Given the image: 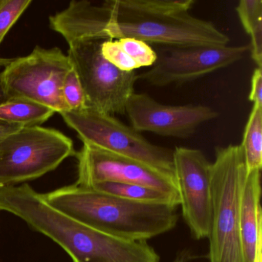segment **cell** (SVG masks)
<instances>
[{
    "label": "cell",
    "mask_w": 262,
    "mask_h": 262,
    "mask_svg": "<svg viewBox=\"0 0 262 262\" xmlns=\"http://www.w3.org/2000/svg\"><path fill=\"white\" fill-rule=\"evenodd\" d=\"M62 94L68 111H80L88 108L85 92L73 67L64 78Z\"/></svg>",
    "instance_id": "obj_20"
},
{
    "label": "cell",
    "mask_w": 262,
    "mask_h": 262,
    "mask_svg": "<svg viewBox=\"0 0 262 262\" xmlns=\"http://www.w3.org/2000/svg\"><path fill=\"white\" fill-rule=\"evenodd\" d=\"M7 96H6L5 93H4V89L2 87V84L0 82V104L5 102L7 100Z\"/></svg>",
    "instance_id": "obj_26"
},
{
    "label": "cell",
    "mask_w": 262,
    "mask_h": 262,
    "mask_svg": "<svg viewBox=\"0 0 262 262\" xmlns=\"http://www.w3.org/2000/svg\"><path fill=\"white\" fill-rule=\"evenodd\" d=\"M60 115L83 144L137 161L176 179L173 150L151 143L113 116L90 108Z\"/></svg>",
    "instance_id": "obj_5"
},
{
    "label": "cell",
    "mask_w": 262,
    "mask_h": 262,
    "mask_svg": "<svg viewBox=\"0 0 262 262\" xmlns=\"http://www.w3.org/2000/svg\"><path fill=\"white\" fill-rule=\"evenodd\" d=\"M76 154L73 140L58 130L21 128L0 144V186L42 177Z\"/></svg>",
    "instance_id": "obj_4"
},
{
    "label": "cell",
    "mask_w": 262,
    "mask_h": 262,
    "mask_svg": "<svg viewBox=\"0 0 262 262\" xmlns=\"http://www.w3.org/2000/svg\"><path fill=\"white\" fill-rule=\"evenodd\" d=\"M32 3L31 0H0V45Z\"/></svg>",
    "instance_id": "obj_21"
},
{
    "label": "cell",
    "mask_w": 262,
    "mask_h": 262,
    "mask_svg": "<svg viewBox=\"0 0 262 262\" xmlns=\"http://www.w3.org/2000/svg\"><path fill=\"white\" fill-rule=\"evenodd\" d=\"M13 59H9V58H0V69H4L9 63L13 61Z\"/></svg>",
    "instance_id": "obj_25"
},
{
    "label": "cell",
    "mask_w": 262,
    "mask_h": 262,
    "mask_svg": "<svg viewBox=\"0 0 262 262\" xmlns=\"http://www.w3.org/2000/svg\"><path fill=\"white\" fill-rule=\"evenodd\" d=\"M108 35L110 39L135 38L148 45L170 47H222L230 42L212 23L194 17L189 12L140 17H119L112 12Z\"/></svg>",
    "instance_id": "obj_7"
},
{
    "label": "cell",
    "mask_w": 262,
    "mask_h": 262,
    "mask_svg": "<svg viewBox=\"0 0 262 262\" xmlns=\"http://www.w3.org/2000/svg\"><path fill=\"white\" fill-rule=\"evenodd\" d=\"M42 195L72 219L125 240L147 242L174 229L179 220L174 205L134 202L77 184Z\"/></svg>",
    "instance_id": "obj_2"
},
{
    "label": "cell",
    "mask_w": 262,
    "mask_h": 262,
    "mask_svg": "<svg viewBox=\"0 0 262 262\" xmlns=\"http://www.w3.org/2000/svg\"><path fill=\"white\" fill-rule=\"evenodd\" d=\"M54 113L52 108L27 98H9L0 104V121L23 128L40 126Z\"/></svg>",
    "instance_id": "obj_16"
},
{
    "label": "cell",
    "mask_w": 262,
    "mask_h": 262,
    "mask_svg": "<svg viewBox=\"0 0 262 262\" xmlns=\"http://www.w3.org/2000/svg\"><path fill=\"white\" fill-rule=\"evenodd\" d=\"M248 99L254 105L262 106V71L261 68L254 70L251 77V91Z\"/></svg>",
    "instance_id": "obj_22"
},
{
    "label": "cell",
    "mask_w": 262,
    "mask_h": 262,
    "mask_svg": "<svg viewBox=\"0 0 262 262\" xmlns=\"http://www.w3.org/2000/svg\"><path fill=\"white\" fill-rule=\"evenodd\" d=\"M102 41L74 42L69 45L67 56L82 84L88 108L110 116L125 114L139 75L122 71L107 61L101 52Z\"/></svg>",
    "instance_id": "obj_8"
},
{
    "label": "cell",
    "mask_w": 262,
    "mask_h": 262,
    "mask_svg": "<svg viewBox=\"0 0 262 262\" xmlns=\"http://www.w3.org/2000/svg\"><path fill=\"white\" fill-rule=\"evenodd\" d=\"M78 179L76 184L90 187L101 182L134 184L171 196L180 203L176 179L145 164L83 144L76 151Z\"/></svg>",
    "instance_id": "obj_11"
},
{
    "label": "cell",
    "mask_w": 262,
    "mask_h": 262,
    "mask_svg": "<svg viewBox=\"0 0 262 262\" xmlns=\"http://www.w3.org/2000/svg\"><path fill=\"white\" fill-rule=\"evenodd\" d=\"M71 68L60 49L36 46L28 56L13 59L0 73V82L7 99L27 98L61 114L68 111L62 86Z\"/></svg>",
    "instance_id": "obj_6"
},
{
    "label": "cell",
    "mask_w": 262,
    "mask_h": 262,
    "mask_svg": "<svg viewBox=\"0 0 262 262\" xmlns=\"http://www.w3.org/2000/svg\"><path fill=\"white\" fill-rule=\"evenodd\" d=\"M125 113L131 126L139 133L181 139L189 137L202 124L219 116L217 111L206 105H165L146 93H136L128 99Z\"/></svg>",
    "instance_id": "obj_12"
},
{
    "label": "cell",
    "mask_w": 262,
    "mask_h": 262,
    "mask_svg": "<svg viewBox=\"0 0 262 262\" xmlns=\"http://www.w3.org/2000/svg\"><path fill=\"white\" fill-rule=\"evenodd\" d=\"M194 257L188 251H182L171 262H188L194 259Z\"/></svg>",
    "instance_id": "obj_24"
},
{
    "label": "cell",
    "mask_w": 262,
    "mask_h": 262,
    "mask_svg": "<svg viewBox=\"0 0 262 262\" xmlns=\"http://www.w3.org/2000/svg\"><path fill=\"white\" fill-rule=\"evenodd\" d=\"M248 51V46L164 47L156 51V62L151 69L139 75V79L158 87L187 83L233 65Z\"/></svg>",
    "instance_id": "obj_9"
},
{
    "label": "cell",
    "mask_w": 262,
    "mask_h": 262,
    "mask_svg": "<svg viewBox=\"0 0 262 262\" xmlns=\"http://www.w3.org/2000/svg\"><path fill=\"white\" fill-rule=\"evenodd\" d=\"M260 171H248L241 193L239 219L246 262H255L257 249L262 242Z\"/></svg>",
    "instance_id": "obj_14"
},
{
    "label": "cell",
    "mask_w": 262,
    "mask_h": 262,
    "mask_svg": "<svg viewBox=\"0 0 262 262\" xmlns=\"http://www.w3.org/2000/svg\"><path fill=\"white\" fill-rule=\"evenodd\" d=\"M239 20L251 39L249 50L257 67H262V1L241 0L235 8Z\"/></svg>",
    "instance_id": "obj_17"
},
{
    "label": "cell",
    "mask_w": 262,
    "mask_h": 262,
    "mask_svg": "<svg viewBox=\"0 0 262 262\" xmlns=\"http://www.w3.org/2000/svg\"><path fill=\"white\" fill-rule=\"evenodd\" d=\"M214 154L208 257L210 262H246L239 219L241 193L248 174L245 155L240 145L217 147Z\"/></svg>",
    "instance_id": "obj_3"
},
{
    "label": "cell",
    "mask_w": 262,
    "mask_h": 262,
    "mask_svg": "<svg viewBox=\"0 0 262 262\" xmlns=\"http://www.w3.org/2000/svg\"><path fill=\"white\" fill-rule=\"evenodd\" d=\"M88 188L134 202L167 204L179 206V202L171 196L142 185L116 182H101L95 184Z\"/></svg>",
    "instance_id": "obj_18"
},
{
    "label": "cell",
    "mask_w": 262,
    "mask_h": 262,
    "mask_svg": "<svg viewBox=\"0 0 262 262\" xmlns=\"http://www.w3.org/2000/svg\"><path fill=\"white\" fill-rule=\"evenodd\" d=\"M0 211L15 214L54 241L73 262H160L147 242L125 240L90 228L50 206L28 184L0 186Z\"/></svg>",
    "instance_id": "obj_1"
},
{
    "label": "cell",
    "mask_w": 262,
    "mask_h": 262,
    "mask_svg": "<svg viewBox=\"0 0 262 262\" xmlns=\"http://www.w3.org/2000/svg\"><path fill=\"white\" fill-rule=\"evenodd\" d=\"M23 127L19 125H11V124L6 123V122L0 121V144L7 136H10L12 133L19 131Z\"/></svg>",
    "instance_id": "obj_23"
},
{
    "label": "cell",
    "mask_w": 262,
    "mask_h": 262,
    "mask_svg": "<svg viewBox=\"0 0 262 262\" xmlns=\"http://www.w3.org/2000/svg\"><path fill=\"white\" fill-rule=\"evenodd\" d=\"M111 16V10L105 2L96 6L85 0H73L67 9L50 16V26L68 45L79 41L106 40L110 39L108 26Z\"/></svg>",
    "instance_id": "obj_13"
},
{
    "label": "cell",
    "mask_w": 262,
    "mask_h": 262,
    "mask_svg": "<svg viewBox=\"0 0 262 262\" xmlns=\"http://www.w3.org/2000/svg\"><path fill=\"white\" fill-rule=\"evenodd\" d=\"M248 171L262 168V106L253 105L240 144Z\"/></svg>",
    "instance_id": "obj_19"
},
{
    "label": "cell",
    "mask_w": 262,
    "mask_h": 262,
    "mask_svg": "<svg viewBox=\"0 0 262 262\" xmlns=\"http://www.w3.org/2000/svg\"><path fill=\"white\" fill-rule=\"evenodd\" d=\"M102 56L124 72H136L142 67H151L157 58L156 52L146 42L135 38L106 39L101 43Z\"/></svg>",
    "instance_id": "obj_15"
},
{
    "label": "cell",
    "mask_w": 262,
    "mask_h": 262,
    "mask_svg": "<svg viewBox=\"0 0 262 262\" xmlns=\"http://www.w3.org/2000/svg\"><path fill=\"white\" fill-rule=\"evenodd\" d=\"M173 164L184 220L194 239L208 238L212 216L211 163L200 150L180 146L173 150Z\"/></svg>",
    "instance_id": "obj_10"
}]
</instances>
